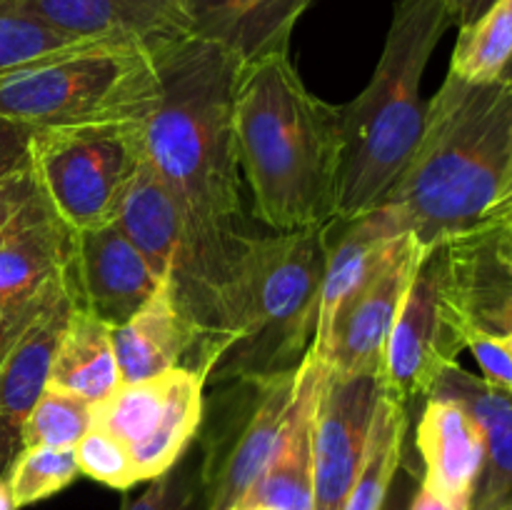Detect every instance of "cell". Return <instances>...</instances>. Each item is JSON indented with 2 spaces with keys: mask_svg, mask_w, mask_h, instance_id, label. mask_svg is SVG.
<instances>
[{
  "mask_svg": "<svg viewBox=\"0 0 512 510\" xmlns=\"http://www.w3.org/2000/svg\"><path fill=\"white\" fill-rule=\"evenodd\" d=\"M343 110L308 90L290 53L240 68L235 150L255 215L275 233L320 228L338 213Z\"/></svg>",
  "mask_w": 512,
  "mask_h": 510,
  "instance_id": "obj_1",
  "label": "cell"
},
{
  "mask_svg": "<svg viewBox=\"0 0 512 510\" xmlns=\"http://www.w3.org/2000/svg\"><path fill=\"white\" fill-rule=\"evenodd\" d=\"M512 130V83L445 75L425 108L415 153L378 205L395 233L435 248L485 218L503 180Z\"/></svg>",
  "mask_w": 512,
  "mask_h": 510,
  "instance_id": "obj_2",
  "label": "cell"
},
{
  "mask_svg": "<svg viewBox=\"0 0 512 510\" xmlns=\"http://www.w3.org/2000/svg\"><path fill=\"white\" fill-rule=\"evenodd\" d=\"M453 28L443 0H398L370 83L340 105L343 158L335 218L378 208L415 153L425 125L420 98L425 68L440 38Z\"/></svg>",
  "mask_w": 512,
  "mask_h": 510,
  "instance_id": "obj_3",
  "label": "cell"
},
{
  "mask_svg": "<svg viewBox=\"0 0 512 510\" xmlns=\"http://www.w3.org/2000/svg\"><path fill=\"white\" fill-rule=\"evenodd\" d=\"M328 240L330 223L245 238L205 385L298 370L315 338Z\"/></svg>",
  "mask_w": 512,
  "mask_h": 510,
  "instance_id": "obj_4",
  "label": "cell"
},
{
  "mask_svg": "<svg viewBox=\"0 0 512 510\" xmlns=\"http://www.w3.org/2000/svg\"><path fill=\"white\" fill-rule=\"evenodd\" d=\"M158 100V65L138 45H85L0 75V120L30 130L148 120Z\"/></svg>",
  "mask_w": 512,
  "mask_h": 510,
  "instance_id": "obj_5",
  "label": "cell"
},
{
  "mask_svg": "<svg viewBox=\"0 0 512 510\" xmlns=\"http://www.w3.org/2000/svg\"><path fill=\"white\" fill-rule=\"evenodd\" d=\"M148 120L40 128L28 135L35 183L73 233L115 223L148 160Z\"/></svg>",
  "mask_w": 512,
  "mask_h": 510,
  "instance_id": "obj_6",
  "label": "cell"
},
{
  "mask_svg": "<svg viewBox=\"0 0 512 510\" xmlns=\"http://www.w3.org/2000/svg\"><path fill=\"white\" fill-rule=\"evenodd\" d=\"M295 383L298 370L230 383L233 390L215 405L213 425L195 438L200 440L203 510L243 505L273 458Z\"/></svg>",
  "mask_w": 512,
  "mask_h": 510,
  "instance_id": "obj_7",
  "label": "cell"
},
{
  "mask_svg": "<svg viewBox=\"0 0 512 510\" xmlns=\"http://www.w3.org/2000/svg\"><path fill=\"white\" fill-rule=\"evenodd\" d=\"M470 325L455 303L440 245L425 250L385 348L380 390L410 405L433 393L445 368L468 348Z\"/></svg>",
  "mask_w": 512,
  "mask_h": 510,
  "instance_id": "obj_8",
  "label": "cell"
},
{
  "mask_svg": "<svg viewBox=\"0 0 512 510\" xmlns=\"http://www.w3.org/2000/svg\"><path fill=\"white\" fill-rule=\"evenodd\" d=\"M205 415V373L173 368L148 380L120 383L93 405L100 425L128 448L140 480L173 468L198 438Z\"/></svg>",
  "mask_w": 512,
  "mask_h": 510,
  "instance_id": "obj_9",
  "label": "cell"
},
{
  "mask_svg": "<svg viewBox=\"0 0 512 510\" xmlns=\"http://www.w3.org/2000/svg\"><path fill=\"white\" fill-rule=\"evenodd\" d=\"M75 233L38 193L0 228V358L63 283Z\"/></svg>",
  "mask_w": 512,
  "mask_h": 510,
  "instance_id": "obj_10",
  "label": "cell"
},
{
  "mask_svg": "<svg viewBox=\"0 0 512 510\" xmlns=\"http://www.w3.org/2000/svg\"><path fill=\"white\" fill-rule=\"evenodd\" d=\"M425 250L410 233L395 240L383 265L340 308L323 348L313 350L325 368L348 378L380 380L388 338Z\"/></svg>",
  "mask_w": 512,
  "mask_h": 510,
  "instance_id": "obj_11",
  "label": "cell"
},
{
  "mask_svg": "<svg viewBox=\"0 0 512 510\" xmlns=\"http://www.w3.org/2000/svg\"><path fill=\"white\" fill-rule=\"evenodd\" d=\"M78 303L80 295L70 260L63 283L0 358V478H8L10 465L23 450V423L48 388L55 350Z\"/></svg>",
  "mask_w": 512,
  "mask_h": 510,
  "instance_id": "obj_12",
  "label": "cell"
},
{
  "mask_svg": "<svg viewBox=\"0 0 512 510\" xmlns=\"http://www.w3.org/2000/svg\"><path fill=\"white\" fill-rule=\"evenodd\" d=\"M380 380L325 368L315 413V510H343L368 443Z\"/></svg>",
  "mask_w": 512,
  "mask_h": 510,
  "instance_id": "obj_13",
  "label": "cell"
},
{
  "mask_svg": "<svg viewBox=\"0 0 512 510\" xmlns=\"http://www.w3.org/2000/svg\"><path fill=\"white\" fill-rule=\"evenodd\" d=\"M50 28L90 43L158 50L190 38L185 0H13Z\"/></svg>",
  "mask_w": 512,
  "mask_h": 510,
  "instance_id": "obj_14",
  "label": "cell"
},
{
  "mask_svg": "<svg viewBox=\"0 0 512 510\" xmlns=\"http://www.w3.org/2000/svg\"><path fill=\"white\" fill-rule=\"evenodd\" d=\"M73 270L80 305L110 328L135 315L163 283L118 220L75 233Z\"/></svg>",
  "mask_w": 512,
  "mask_h": 510,
  "instance_id": "obj_15",
  "label": "cell"
},
{
  "mask_svg": "<svg viewBox=\"0 0 512 510\" xmlns=\"http://www.w3.org/2000/svg\"><path fill=\"white\" fill-rule=\"evenodd\" d=\"M455 303L470 328L512 333V225H475L440 243Z\"/></svg>",
  "mask_w": 512,
  "mask_h": 510,
  "instance_id": "obj_16",
  "label": "cell"
},
{
  "mask_svg": "<svg viewBox=\"0 0 512 510\" xmlns=\"http://www.w3.org/2000/svg\"><path fill=\"white\" fill-rule=\"evenodd\" d=\"M323 375L325 363L308 350L298 368L293 403L273 458L240 508L263 505L273 510H315V413Z\"/></svg>",
  "mask_w": 512,
  "mask_h": 510,
  "instance_id": "obj_17",
  "label": "cell"
},
{
  "mask_svg": "<svg viewBox=\"0 0 512 510\" xmlns=\"http://www.w3.org/2000/svg\"><path fill=\"white\" fill-rule=\"evenodd\" d=\"M415 450L423 463L420 483L470 510L485 463V435L478 420L455 400L428 398L415 428Z\"/></svg>",
  "mask_w": 512,
  "mask_h": 510,
  "instance_id": "obj_18",
  "label": "cell"
},
{
  "mask_svg": "<svg viewBox=\"0 0 512 510\" xmlns=\"http://www.w3.org/2000/svg\"><path fill=\"white\" fill-rule=\"evenodd\" d=\"M313 0H185L190 35L220 45L243 65L290 53V38Z\"/></svg>",
  "mask_w": 512,
  "mask_h": 510,
  "instance_id": "obj_19",
  "label": "cell"
},
{
  "mask_svg": "<svg viewBox=\"0 0 512 510\" xmlns=\"http://www.w3.org/2000/svg\"><path fill=\"white\" fill-rule=\"evenodd\" d=\"M200 340V330L183 313L163 280L135 315L113 328L120 378L123 383H135L173 368H195Z\"/></svg>",
  "mask_w": 512,
  "mask_h": 510,
  "instance_id": "obj_20",
  "label": "cell"
},
{
  "mask_svg": "<svg viewBox=\"0 0 512 510\" xmlns=\"http://www.w3.org/2000/svg\"><path fill=\"white\" fill-rule=\"evenodd\" d=\"M428 398L463 405L485 435V463L470 510H498L512 498V388H498L458 363L443 370Z\"/></svg>",
  "mask_w": 512,
  "mask_h": 510,
  "instance_id": "obj_21",
  "label": "cell"
},
{
  "mask_svg": "<svg viewBox=\"0 0 512 510\" xmlns=\"http://www.w3.org/2000/svg\"><path fill=\"white\" fill-rule=\"evenodd\" d=\"M118 225L145 255L155 275L168 280L185 243V215L150 160H145L125 195Z\"/></svg>",
  "mask_w": 512,
  "mask_h": 510,
  "instance_id": "obj_22",
  "label": "cell"
},
{
  "mask_svg": "<svg viewBox=\"0 0 512 510\" xmlns=\"http://www.w3.org/2000/svg\"><path fill=\"white\" fill-rule=\"evenodd\" d=\"M123 383L113 348V328L75 305L55 350L48 388L100 403Z\"/></svg>",
  "mask_w": 512,
  "mask_h": 510,
  "instance_id": "obj_23",
  "label": "cell"
},
{
  "mask_svg": "<svg viewBox=\"0 0 512 510\" xmlns=\"http://www.w3.org/2000/svg\"><path fill=\"white\" fill-rule=\"evenodd\" d=\"M408 430L410 410L380 393L363 460H360L358 475L345 495L343 510H383L390 488H393L395 473L405 458Z\"/></svg>",
  "mask_w": 512,
  "mask_h": 510,
  "instance_id": "obj_24",
  "label": "cell"
},
{
  "mask_svg": "<svg viewBox=\"0 0 512 510\" xmlns=\"http://www.w3.org/2000/svg\"><path fill=\"white\" fill-rule=\"evenodd\" d=\"M512 63V0H498L463 25L450 58V75L465 83L503 80Z\"/></svg>",
  "mask_w": 512,
  "mask_h": 510,
  "instance_id": "obj_25",
  "label": "cell"
},
{
  "mask_svg": "<svg viewBox=\"0 0 512 510\" xmlns=\"http://www.w3.org/2000/svg\"><path fill=\"white\" fill-rule=\"evenodd\" d=\"M85 45L95 43L70 38V35L45 25L35 15L20 10L13 0H0V75L20 68V65L48 58V55L85 48Z\"/></svg>",
  "mask_w": 512,
  "mask_h": 510,
  "instance_id": "obj_26",
  "label": "cell"
},
{
  "mask_svg": "<svg viewBox=\"0 0 512 510\" xmlns=\"http://www.w3.org/2000/svg\"><path fill=\"white\" fill-rule=\"evenodd\" d=\"M93 425V403L63 390L45 388L23 423V448H75Z\"/></svg>",
  "mask_w": 512,
  "mask_h": 510,
  "instance_id": "obj_27",
  "label": "cell"
},
{
  "mask_svg": "<svg viewBox=\"0 0 512 510\" xmlns=\"http://www.w3.org/2000/svg\"><path fill=\"white\" fill-rule=\"evenodd\" d=\"M80 475L73 448H23L10 465L8 485L15 508L40 503Z\"/></svg>",
  "mask_w": 512,
  "mask_h": 510,
  "instance_id": "obj_28",
  "label": "cell"
},
{
  "mask_svg": "<svg viewBox=\"0 0 512 510\" xmlns=\"http://www.w3.org/2000/svg\"><path fill=\"white\" fill-rule=\"evenodd\" d=\"M123 510H203L200 450L190 445L173 468L150 480L145 493L128 500Z\"/></svg>",
  "mask_w": 512,
  "mask_h": 510,
  "instance_id": "obj_29",
  "label": "cell"
},
{
  "mask_svg": "<svg viewBox=\"0 0 512 510\" xmlns=\"http://www.w3.org/2000/svg\"><path fill=\"white\" fill-rule=\"evenodd\" d=\"M73 450L80 475H88V478L118 490H128L130 485L140 483L128 448L100 425H90L88 433L78 440Z\"/></svg>",
  "mask_w": 512,
  "mask_h": 510,
  "instance_id": "obj_30",
  "label": "cell"
},
{
  "mask_svg": "<svg viewBox=\"0 0 512 510\" xmlns=\"http://www.w3.org/2000/svg\"><path fill=\"white\" fill-rule=\"evenodd\" d=\"M468 350L483 370L480 378L498 388H512V350L500 335H488L483 330L470 328Z\"/></svg>",
  "mask_w": 512,
  "mask_h": 510,
  "instance_id": "obj_31",
  "label": "cell"
},
{
  "mask_svg": "<svg viewBox=\"0 0 512 510\" xmlns=\"http://www.w3.org/2000/svg\"><path fill=\"white\" fill-rule=\"evenodd\" d=\"M35 193H38V183L30 168V158L18 168L0 173V228L10 223Z\"/></svg>",
  "mask_w": 512,
  "mask_h": 510,
  "instance_id": "obj_32",
  "label": "cell"
},
{
  "mask_svg": "<svg viewBox=\"0 0 512 510\" xmlns=\"http://www.w3.org/2000/svg\"><path fill=\"white\" fill-rule=\"evenodd\" d=\"M30 128L0 120V173L18 168L28 160Z\"/></svg>",
  "mask_w": 512,
  "mask_h": 510,
  "instance_id": "obj_33",
  "label": "cell"
},
{
  "mask_svg": "<svg viewBox=\"0 0 512 510\" xmlns=\"http://www.w3.org/2000/svg\"><path fill=\"white\" fill-rule=\"evenodd\" d=\"M480 225H512V130L508 140V158H505L503 180H500L498 195L488 208Z\"/></svg>",
  "mask_w": 512,
  "mask_h": 510,
  "instance_id": "obj_34",
  "label": "cell"
},
{
  "mask_svg": "<svg viewBox=\"0 0 512 510\" xmlns=\"http://www.w3.org/2000/svg\"><path fill=\"white\" fill-rule=\"evenodd\" d=\"M420 480L415 478V470L408 468L405 463H400L398 473H395L393 488H390L388 500H385L383 510H410V500H413L415 488H418Z\"/></svg>",
  "mask_w": 512,
  "mask_h": 510,
  "instance_id": "obj_35",
  "label": "cell"
},
{
  "mask_svg": "<svg viewBox=\"0 0 512 510\" xmlns=\"http://www.w3.org/2000/svg\"><path fill=\"white\" fill-rule=\"evenodd\" d=\"M493 3H498V0H443L450 18H453V25H458V28L480 18Z\"/></svg>",
  "mask_w": 512,
  "mask_h": 510,
  "instance_id": "obj_36",
  "label": "cell"
},
{
  "mask_svg": "<svg viewBox=\"0 0 512 510\" xmlns=\"http://www.w3.org/2000/svg\"><path fill=\"white\" fill-rule=\"evenodd\" d=\"M410 510H463V508L448 503L445 498L435 495L433 490L425 488L423 483H418V488H415L413 493V500H410Z\"/></svg>",
  "mask_w": 512,
  "mask_h": 510,
  "instance_id": "obj_37",
  "label": "cell"
},
{
  "mask_svg": "<svg viewBox=\"0 0 512 510\" xmlns=\"http://www.w3.org/2000/svg\"><path fill=\"white\" fill-rule=\"evenodd\" d=\"M0 510H18L15 508L13 493H10L8 478H0Z\"/></svg>",
  "mask_w": 512,
  "mask_h": 510,
  "instance_id": "obj_38",
  "label": "cell"
},
{
  "mask_svg": "<svg viewBox=\"0 0 512 510\" xmlns=\"http://www.w3.org/2000/svg\"><path fill=\"white\" fill-rule=\"evenodd\" d=\"M238 510H273V508H263V505H248V508H238Z\"/></svg>",
  "mask_w": 512,
  "mask_h": 510,
  "instance_id": "obj_39",
  "label": "cell"
},
{
  "mask_svg": "<svg viewBox=\"0 0 512 510\" xmlns=\"http://www.w3.org/2000/svg\"><path fill=\"white\" fill-rule=\"evenodd\" d=\"M500 338H503V340H505V343H508V345H510V350H512V333H510V335H500Z\"/></svg>",
  "mask_w": 512,
  "mask_h": 510,
  "instance_id": "obj_40",
  "label": "cell"
},
{
  "mask_svg": "<svg viewBox=\"0 0 512 510\" xmlns=\"http://www.w3.org/2000/svg\"><path fill=\"white\" fill-rule=\"evenodd\" d=\"M498 510H512V498L508 500V503H505V505H500V508Z\"/></svg>",
  "mask_w": 512,
  "mask_h": 510,
  "instance_id": "obj_41",
  "label": "cell"
},
{
  "mask_svg": "<svg viewBox=\"0 0 512 510\" xmlns=\"http://www.w3.org/2000/svg\"><path fill=\"white\" fill-rule=\"evenodd\" d=\"M503 80H510L512 83V63H510V68H508V73H505V78Z\"/></svg>",
  "mask_w": 512,
  "mask_h": 510,
  "instance_id": "obj_42",
  "label": "cell"
}]
</instances>
